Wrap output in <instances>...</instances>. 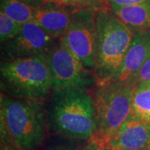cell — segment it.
I'll use <instances>...</instances> for the list:
<instances>
[{"label":"cell","instance_id":"cell-2","mask_svg":"<svg viewBox=\"0 0 150 150\" xmlns=\"http://www.w3.org/2000/svg\"><path fill=\"white\" fill-rule=\"evenodd\" d=\"M83 89L53 92L46 101L48 131L73 140L86 142L96 132L92 95Z\"/></svg>","mask_w":150,"mask_h":150},{"label":"cell","instance_id":"cell-15","mask_svg":"<svg viewBox=\"0 0 150 150\" xmlns=\"http://www.w3.org/2000/svg\"><path fill=\"white\" fill-rule=\"evenodd\" d=\"M85 142L69 139L59 134H50L36 150H79Z\"/></svg>","mask_w":150,"mask_h":150},{"label":"cell","instance_id":"cell-11","mask_svg":"<svg viewBox=\"0 0 150 150\" xmlns=\"http://www.w3.org/2000/svg\"><path fill=\"white\" fill-rule=\"evenodd\" d=\"M150 58V30L134 32L131 44L113 81L129 83Z\"/></svg>","mask_w":150,"mask_h":150},{"label":"cell","instance_id":"cell-4","mask_svg":"<svg viewBox=\"0 0 150 150\" xmlns=\"http://www.w3.org/2000/svg\"><path fill=\"white\" fill-rule=\"evenodd\" d=\"M2 94L48 100L53 93V79L46 55L3 60L0 67Z\"/></svg>","mask_w":150,"mask_h":150},{"label":"cell","instance_id":"cell-14","mask_svg":"<svg viewBox=\"0 0 150 150\" xmlns=\"http://www.w3.org/2000/svg\"><path fill=\"white\" fill-rule=\"evenodd\" d=\"M1 12L23 25L33 20L34 8L22 0H2Z\"/></svg>","mask_w":150,"mask_h":150},{"label":"cell","instance_id":"cell-16","mask_svg":"<svg viewBox=\"0 0 150 150\" xmlns=\"http://www.w3.org/2000/svg\"><path fill=\"white\" fill-rule=\"evenodd\" d=\"M23 25L13 20L3 12H0V42H8L20 33Z\"/></svg>","mask_w":150,"mask_h":150},{"label":"cell","instance_id":"cell-3","mask_svg":"<svg viewBox=\"0 0 150 150\" xmlns=\"http://www.w3.org/2000/svg\"><path fill=\"white\" fill-rule=\"evenodd\" d=\"M96 28V54L93 72L98 84H101L115 79L134 32L112 14L110 7L97 9Z\"/></svg>","mask_w":150,"mask_h":150},{"label":"cell","instance_id":"cell-12","mask_svg":"<svg viewBox=\"0 0 150 150\" xmlns=\"http://www.w3.org/2000/svg\"><path fill=\"white\" fill-rule=\"evenodd\" d=\"M110 10L133 32L150 30V4L110 6Z\"/></svg>","mask_w":150,"mask_h":150},{"label":"cell","instance_id":"cell-19","mask_svg":"<svg viewBox=\"0 0 150 150\" xmlns=\"http://www.w3.org/2000/svg\"><path fill=\"white\" fill-rule=\"evenodd\" d=\"M105 147L106 145L101 141L92 137L90 139L86 141L79 150H103Z\"/></svg>","mask_w":150,"mask_h":150},{"label":"cell","instance_id":"cell-1","mask_svg":"<svg viewBox=\"0 0 150 150\" xmlns=\"http://www.w3.org/2000/svg\"><path fill=\"white\" fill-rule=\"evenodd\" d=\"M1 142L16 150H36L48 138L46 100L2 94L0 100Z\"/></svg>","mask_w":150,"mask_h":150},{"label":"cell","instance_id":"cell-18","mask_svg":"<svg viewBox=\"0 0 150 150\" xmlns=\"http://www.w3.org/2000/svg\"><path fill=\"white\" fill-rule=\"evenodd\" d=\"M129 83L133 85H136L139 83H150V58L145 62L143 67Z\"/></svg>","mask_w":150,"mask_h":150},{"label":"cell","instance_id":"cell-7","mask_svg":"<svg viewBox=\"0 0 150 150\" xmlns=\"http://www.w3.org/2000/svg\"><path fill=\"white\" fill-rule=\"evenodd\" d=\"M98 8H76L67 31L59 39L84 67L93 70L96 54Z\"/></svg>","mask_w":150,"mask_h":150},{"label":"cell","instance_id":"cell-13","mask_svg":"<svg viewBox=\"0 0 150 150\" xmlns=\"http://www.w3.org/2000/svg\"><path fill=\"white\" fill-rule=\"evenodd\" d=\"M132 113L150 123V83H139L134 88Z\"/></svg>","mask_w":150,"mask_h":150},{"label":"cell","instance_id":"cell-17","mask_svg":"<svg viewBox=\"0 0 150 150\" xmlns=\"http://www.w3.org/2000/svg\"><path fill=\"white\" fill-rule=\"evenodd\" d=\"M50 2H54L59 4L69 6L74 8H85V7H94V8H103L106 7L100 0H51Z\"/></svg>","mask_w":150,"mask_h":150},{"label":"cell","instance_id":"cell-5","mask_svg":"<svg viewBox=\"0 0 150 150\" xmlns=\"http://www.w3.org/2000/svg\"><path fill=\"white\" fill-rule=\"evenodd\" d=\"M135 85L110 81L93 89L96 132L93 138L107 146L108 140L132 114V96Z\"/></svg>","mask_w":150,"mask_h":150},{"label":"cell","instance_id":"cell-10","mask_svg":"<svg viewBox=\"0 0 150 150\" xmlns=\"http://www.w3.org/2000/svg\"><path fill=\"white\" fill-rule=\"evenodd\" d=\"M76 8L48 2L34 8L33 20L49 35L60 38L67 31Z\"/></svg>","mask_w":150,"mask_h":150},{"label":"cell","instance_id":"cell-6","mask_svg":"<svg viewBox=\"0 0 150 150\" xmlns=\"http://www.w3.org/2000/svg\"><path fill=\"white\" fill-rule=\"evenodd\" d=\"M45 55L52 74L53 92L69 88L89 92L96 88L93 72L84 67L59 38Z\"/></svg>","mask_w":150,"mask_h":150},{"label":"cell","instance_id":"cell-20","mask_svg":"<svg viewBox=\"0 0 150 150\" xmlns=\"http://www.w3.org/2000/svg\"><path fill=\"white\" fill-rule=\"evenodd\" d=\"M103 150H111V149H108V147H105V148H104Z\"/></svg>","mask_w":150,"mask_h":150},{"label":"cell","instance_id":"cell-8","mask_svg":"<svg viewBox=\"0 0 150 150\" xmlns=\"http://www.w3.org/2000/svg\"><path fill=\"white\" fill-rule=\"evenodd\" d=\"M58 39L49 35L35 22H28L23 25L16 37L2 44L4 60L45 55Z\"/></svg>","mask_w":150,"mask_h":150},{"label":"cell","instance_id":"cell-9","mask_svg":"<svg viewBox=\"0 0 150 150\" xmlns=\"http://www.w3.org/2000/svg\"><path fill=\"white\" fill-rule=\"evenodd\" d=\"M106 147L111 150H150V123L132 113Z\"/></svg>","mask_w":150,"mask_h":150}]
</instances>
